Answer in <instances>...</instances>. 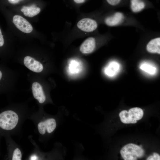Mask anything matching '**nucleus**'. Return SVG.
<instances>
[{
    "mask_svg": "<svg viewBox=\"0 0 160 160\" xmlns=\"http://www.w3.org/2000/svg\"><path fill=\"white\" fill-rule=\"evenodd\" d=\"M120 153L125 160H136L143 156L144 151L141 147L137 145L129 143L122 148Z\"/></svg>",
    "mask_w": 160,
    "mask_h": 160,
    "instance_id": "20e7f679",
    "label": "nucleus"
},
{
    "mask_svg": "<svg viewBox=\"0 0 160 160\" xmlns=\"http://www.w3.org/2000/svg\"><path fill=\"white\" fill-rule=\"evenodd\" d=\"M147 160H160V155L156 153H153V155L149 156L147 159Z\"/></svg>",
    "mask_w": 160,
    "mask_h": 160,
    "instance_id": "a211bd4d",
    "label": "nucleus"
},
{
    "mask_svg": "<svg viewBox=\"0 0 160 160\" xmlns=\"http://www.w3.org/2000/svg\"><path fill=\"white\" fill-rule=\"evenodd\" d=\"M41 9L40 8L36 7L34 9L31 11H30L28 15L27 16L30 17H33L39 13Z\"/></svg>",
    "mask_w": 160,
    "mask_h": 160,
    "instance_id": "f3484780",
    "label": "nucleus"
},
{
    "mask_svg": "<svg viewBox=\"0 0 160 160\" xmlns=\"http://www.w3.org/2000/svg\"><path fill=\"white\" fill-rule=\"evenodd\" d=\"M74 2L76 4H81L84 3L86 0H73Z\"/></svg>",
    "mask_w": 160,
    "mask_h": 160,
    "instance_id": "aec40b11",
    "label": "nucleus"
},
{
    "mask_svg": "<svg viewBox=\"0 0 160 160\" xmlns=\"http://www.w3.org/2000/svg\"></svg>",
    "mask_w": 160,
    "mask_h": 160,
    "instance_id": "5701e85b",
    "label": "nucleus"
},
{
    "mask_svg": "<svg viewBox=\"0 0 160 160\" xmlns=\"http://www.w3.org/2000/svg\"><path fill=\"white\" fill-rule=\"evenodd\" d=\"M3 73L2 71V70L0 69V83L3 77Z\"/></svg>",
    "mask_w": 160,
    "mask_h": 160,
    "instance_id": "4be33fe9",
    "label": "nucleus"
},
{
    "mask_svg": "<svg viewBox=\"0 0 160 160\" xmlns=\"http://www.w3.org/2000/svg\"><path fill=\"white\" fill-rule=\"evenodd\" d=\"M4 137L7 147V153L4 156V159L22 160L23 152L21 147L13 140L11 135H6Z\"/></svg>",
    "mask_w": 160,
    "mask_h": 160,
    "instance_id": "7ed1b4c3",
    "label": "nucleus"
},
{
    "mask_svg": "<svg viewBox=\"0 0 160 160\" xmlns=\"http://www.w3.org/2000/svg\"><path fill=\"white\" fill-rule=\"evenodd\" d=\"M105 5L114 8L126 4L127 0H104Z\"/></svg>",
    "mask_w": 160,
    "mask_h": 160,
    "instance_id": "dca6fc26",
    "label": "nucleus"
},
{
    "mask_svg": "<svg viewBox=\"0 0 160 160\" xmlns=\"http://www.w3.org/2000/svg\"><path fill=\"white\" fill-rule=\"evenodd\" d=\"M23 62L27 68L34 72L39 73L43 70L42 65L40 62L30 56L25 57L24 59Z\"/></svg>",
    "mask_w": 160,
    "mask_h": 160,
    "instance_id": "f8f14e48",
    "label": "nucleus"
},
{
    "mask_svg": "<svg viewBox=\"0 0 160 160\" xmlns=\"http://www.w3.org/2000/svg\"><path fill=\"white\" fill-rule=\"evenodd\" d=\"M140 68L147 73L154 75L156 73L157 69L151 63L147 62L142 63L140 65Z\"/></svg>",
    "mask_w": 160,
    "mask_h": 160,
    "instance_id": "2eb2a0df",
    "label": "nucleus"
},
{
    "mask_svg": "<svg viewBox=\"0 0 160 160\" xmlns=\"http://www.w3.org/2000/svg\"><path fill=\"white\" fill-rule=\"evenodd\" d=\"M147 51L151 53L160 54V37H156L150 40L146 46Z\"/></svg>",
    "mask_w": 160,
    "mask_h": 160,
    "instance_id": "ddd939ff",
    "label": "nucleus"
},
{
    "mask_svg": "<svg viewBox=\"0 0 160 160\" xmlns=\"http://www.w3.org/2000/svg\"><path fill=\"white\" fill-rule=\"evenodd\" d=\"M76 26L81 31L90 33L94 31L97 28L98 24L97 22L93 18L85 17L78 21Z\"/></svg>",
    "mask_w": 160,
    "mask_h": 160,
    "instance_id": "423d86ee",
    "label": "nucleus"
},
{
    "mask_svg": "<svg viewBox=\"0 0 160 160\" xmlns=\"http://www.w3.org/2000/svg\"><path fill=\"white\" fill-rule=\"evenodd\" d=\"M143 115V111L138 107L131 108L128 111H122L119 114L121 121L124 124H135L142 118Z\"/></svg>",
    "mask_w": 160,
    "mask_h": 160,
    "instance_id": "39448f33",
    "label": "nucleus"
},
{
    "mask_svg": "<svg viewBox=\"0 0 160 160\" xmlns=\"http://www.w3.org/2000/svg\"><path fill=\"white\" fill-rule=\"evenodd\" d=\"M126 4H128L131 11L135 13L152 6V4L147 0H127Z\"/></svg>",
    "mask_w": 160,
    "mask_h": 160,
    "instance_id": "1a4fd4ad",
    "label": "nucleus"
},
{
    "mask_svg": "<svg viewBox=\"0 0 160 160\" xmlns=\"http://www.w3.org/2000/svg\"><path fill=\"white\" fill-rule=\"evenodd\" d=\"M120 69L119 63L115 61L111 62L105 68L104 72L107 76L112 77L116 75Z\"/></svg>",
    "mask_w": 160,
    "mask_h": 160,
    "instance_id": "4468645a",
    "label": "nucleus"
},
{
    "mask_svg": "<svg viewBox=\"0 0 160 160\" xmlns=\"http://www.w3.org/2000/svg\"><path fill=\"white\" fill-rule=\"evenodd\" d=\"M28 119L33 122L35 132L38 136L39 140L42 142L51 137L59 123L56 116L50 115L41 111L30 113Z\"/></svg>",
    "mask_w": 160,
    "mask_h": 160,
    "instance_id": "f03ea898",
    "label": "nucleus"
},
{
    "mask_svg": "<svg viewBox=\"0 0 160 160\" xmlns=\"http://www.w3.org/2000/svg\"><path fill=\"white\" fill-rule=\"evenodd\" d=\"M96 40L92 36L89 37L86 39L81 45L79 50L84 54H89L94 51L96 47Z\"/></svg>",
    "mask_w": 160,
    "mask_h": 160,
    "instance_id": "9d476101",
    "label": "nucleus"
},
{
    "mask_svg": "<svg viewBox=\"0 0 160 160\" xmlns=\"http://www.w3.org/2000/svg\"><path fill=\"white\" fill-rule=\"evenodd\" d=\"M28 111L5 108L0 110V144L2 137L19 135L23 124L28 119Z\"/></svg>",
    "mask_w": 160,
    "mask_h": 160,
    "instance_id": "f257e3e1",
    "label": "nucleus"
},
{
    "mask_svg": "<svg viewBox=\"0 0 160 160\" xmlns=\"http://www.w3.org/2000/svg\"><path fill=\"white\" fill-rule=\"evenodd\" d=\"M125 18V15L123 12L116 11L107 16L104 19V22L105 24L108 26L115 27L122 24Z\"/></svg>",
    "mask_w": 160,
    "mask_h": 160,
    "instance_id": "6e6552de",
    "label": "nucleus"
},
{
    "mask_svg": "<svg viewBox=\"0 0 160 160\" xmlns=\"http://www.w3.org/2000/svg\"><path fill=\"white\" fill-rule=\"evenodd\" d=\"M8 2L12 4H15L18 3L22 0H7Z\"/></svg>",
    "mask_w": 160,
    "mask_h": 160,
    "instance_id": "412c9836",
    "label": "nucleus"
},
{
    "mask_svg": "<svg viewBox=\"0 0 160 160\" xmlns=\"http://www.w3.org/2000/svg\"><path fill=\"white\" fill-rule=\"evenodd\" d=\"M32 90L34 98L40 104H43L46 100V97L41 85L37 82H33L32 85Z\"/></svg>",
    "mask_w": 160,
    "mask_h": 160,
    "instance_id": "9b49d317",
    "label": "nucleus"
},
{
    "mask_svg": "<svg viewBox=\"0 0 160 160\" xmlns=\"http://www.w3.org/2000/svg\"><path fill=\"white\" fill-rule=\"evenodd\" d=\"M12 21L16 27L23 32L29 33L33 31V27L30 23L20 15H14L13 17Z\"/></svg>",
    "mask_w": 160,
    "mask_h": 160,
    "instance_id": "0eeeda50",
    "label": "nucleus"
},
{
    "mask_svg": "<svg viewBox=\"0 0 160 160\" xmlns=\"http://www.w3.org/2000/svg\"><path fill=\"white\" fill-rule=\"evenodd\" d=\"M1 29L0 28V47L3 46L4 43V39L3 37Z\"/></svg>",
    "mask_w": 160,
    "mask_h": 160,
    "instance_id": "6ab92c4d",
    "label": "nucleus"
}]
</instances>
